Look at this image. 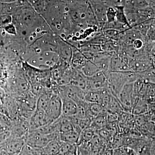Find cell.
Returning <instances> with one entry per match:
<instances>
[{
  "instance_id": "1",
  "label": "cell",
  "mask_w": 155,
  "mask_h": 155,
  "mask_svg": "<svg viewBox=\"0 0 155 155\" xmlns=\"http://www.w3.org/2000/svg\"><path fill=\"white\" fill-rule=\"evenodd\" d=\"M104 73L107 79L108 88L112 94L117 99L125 84L134 83L139 78L138 73L134 71L120 72L108 71Z\"/></svg>"
},
{
  "instance_id": "2",
  "label": "cell",
  "mask_w": 155,
  "mask_h": 155,
  "mask_svg": "<svg viewBox=\"0 0 155 155\" xmlns=\"http://www.w3.org/2000/svg\"><path fill=\"white\" fill-rule=\"evenodd\" d=\"M60 132L45 134L36 130L29 131L25 136L26 144L38 149L41 150L53 140L60 139Z\"/></svg>"
},
{
  "instance_id": "3",
  "label": "cell",
  "mask_w": 155,
  "mask_h": 155,
  "mask_svg": "<svg viewBox=\"0 0 155 155\" xmlns=\"http://www.w3.org/2000/svg\"><path fill=\"white\" fill-rule=\"evenodd\" d=\"M134 83L125 84L117 99L124 111L130 114H131L134 106L138 98L134 92Z\"/></svg>"
},
{
  "instance_id": "4",
  "label": "cell",
  "mask_w": 155,
  "mask_h": 155,
  "mask_svg": "<svg viewBox=\"0 0 155 155\" xmlns=\"http://www.w3.org/2000/svg\"><path fill=\"white\" fill-rule=\"evenodd\" d=\"M37 96L30 94L19 97L17 101L18 110L20 115L25 118H29L36 110Z\"/></svg>"
},
{
  "instance_id": "5",
  "label": "cell",
  "mask_w": 155,
  "mask_h": 155,
  "mask_svg": "<svg viewBox=\"0 0 155 155\" xmlns=\"http://www.w3.org/2000/svg\"><path fill=\"white\" fill-rule=\"evenodd\" d=\"M53 122L54 121L50 118L45 112L36 109L31 116L28 122L29 131L35 130Z\"/></svg>"
},
{
  "instance_id": "6",
  "label": "cell",
  "mask_w": 155,
  "mask_h": 155,
  "mask_svg": "<svg viewBox=\"0 0 155 155\" xmlns=\"http://www.w3.org/2000/svg\"><path fill=\"white\" fill-rule=\"evenodd\" d=\"M45 112L54 122L62 116V101L59 95L53 94Z\"/></svg>"
},
{
  "instance_id": "7",
  "label": "cell",
  "mask_w": 155,
  "mask_h": 155,
  "mask_svg": "<svg viewBox=\"0 0 155 155\" xmlns=\"http://www.w3.org/2000/svg\"><path fill=\"white\" fill-rule=\"evenodd\" d=\"M86 91L95 90L107 86L104 72L99 71L90 77H86Z\"/></svg>"
},
{
  "instance_id": "8",
  "label": "cell",
  "mask_w": 155,
  "mask_h": 155,
  "mask_svg": "<svg viewBox=\"0 0 155 155\" xmlns=\"http://www.w3.org/2000/svg\"><path fill=\"white\" fill-rule=\"evenodd\" d=\"M26 143L25 137L21 138L10 137L2 147L6 153L10 155H17Z\"/></svg>"
},
{
  "instance_id": "9",
  "label": "cell",
  "mask_w": 155,
  "mask_h": 155,
  "mask_svg": "<svg viewBox=\"0 0 155 155\" xmlns=\"http://www.w3.org/2000/svg\"><path fill=\"white\" fill-rule=\"evenodd\" d=\"M99 27L104 28L107 22V13L108 7L101 4H90Z\"/></svg>"
},
{
  "instance_id": "10",
  "label": "cell",
  "mask_w": 155,
  "mask_h": 155,
  "mask_svg": "<svg viewBox=\"0 0 155 155\" xmlns=\"http://www.w3.org/2000/svg\"><path fill=\"white\" fill-rule=\"evenodd\" d=\"M61 97L62 101V116L67 117L75 116L77 113V104L67 97Z\"/></svg>"
},
{
  "instance_id": "11",
  "label": "cell",
  "mask_w": 155,
  "mask_h": 155,
  "mask_svg": "<svg viewBox=\"0 0 155 155\" xmlns=\"http://www.w3.org/2000/svg\"><path fill=\"white\" fill-rule=\"evenodd\" d=\"M109 71L125 72L133 71L121 57L112 55L110 61Z\"/></svg>"
},
{
  "instance_id": "12",
  "label": "cell",
  "mask_w": 155,
  "mask_h": 155,
  "mask_svg": "<svg viewBox=\"0 0 155 155\" xmlns=\"http://www.w3.org/2000/svg\"><path fill=\"white\" fill-rule=\"evenodd\" d=\"M62 141L56 139L49 142L41 150L43 155H56L58 154L60 150Z\"/></svg>"
},
{
  "instance_id": "13",
  "label": "cell",
  "mask_w": 155,
  "mask_h": 155,
  "mask_svg": "<svg viewBox=\"0 0 155 155\" xmlns=\"http://www.w3.org/2000/svg\"><path fill=\"white\" fill-rule=\"evenodd\" d=\"M108 124L107 113L104 110L93 119L90 127L97 131L107 127Z\"/></svg>"
},
{
  "instance_id": "14",
  "label": "cell",
  "mask_w": 155,
  "mask_h": 155,
  "mask_svg": "<svg viewBox=\"0 0 155 155\" xmlns=\"http://www.w3.org/2000/svg\"><path fill=\"white\" fill-rule=\"evenodd\" d=\"M80 135V133L73 130L64 133H60L59 139L64 142L72 145H77L79 141Z\"/></svg>"
},
{
  "instance_id": "15",
  "label": "cell",
  "mask_w": 155,
  "mask_h": 155,
  "mask_svg": "<svg viewBox=\"0 0 155 155\" xmlns=\"http://www.w3.org/2000/svg\"><path fill=\"white\" fill-rule=\"evenodd\" d=\"M149 110V108L146 101L138 97L134 106L131 114L134 116H139L147 114Z\"/></svg>"
},
{
  "instance_id": "16",
  "label": "cell",
  "mask_w": 155,
  "mask_h": 155,
  "mask_svg": "<svg viewBox=\"0 0 155 155\" xmlns=\"http://www.w3.org/2000/svg\"><path fill=\"white\" fill-rule=\"evenodd\" d=\"M53 94L51 92L45 91L39 96L37 101L36 110L45 112Z\"/></svg>"
},
{
  "instance_id": "17",
  "label": "cell",
  "mask_w": 155,
  "mask_h": 155,
  "mask_svg": "<svg viewBox=\"0 0 155 155\" xmlns=\"http://www.w3.org/2000/svg\"><path fill=\"white\" fill-rule=\"evenodd\" d=\"M105 110L108 113L117 114L119 116L124 112L119 101L113 95L111 97L110 101Z\"/></svg>"
},
{
  "instance_id": "18",
  "label": "cell",
  "mask_w": 155,
  "mask_h": 155,
  "mask_svg": "<svg viewBox=\"0 0 155 155\" xmlns=\"http://www.w3.org/2000/svg\"><path fill=\"white\" fill-rule=\"evenodd\" d=\"M97 133V130L91 127L82 130L80 134L79 141L78 144L82 143L89 142Z\"/></svg>"
},
{
  "instance_id": "19",
  "label": "cell",
  "mask_w": 155,
  "mask_h": 155,
  "mask_svg": "<svg viewBox=\"0 0 155 155\" xmlns=\"http://www.w3.org/2000/svg\"><path fill=\"white\" fill-rule=\"evenodd\" d=\"M116 11V21L131 28L127 21L125 14V8L124 6H117L115 7Z\"/></svg>"
},
{
  "instance_id": "20",
  "label": "cell",
  "mask_w": 155,
  "mask_h": 155,
  "mask_svg": "<svg viewBox=\"0 0 155 155\" xmlns=\"http://www.w3.org/2000/svg\"><path fill=\"white\" fill-rule=\"evenodd\" d=\"M101 99L100 89L95 90L86 91L84 100L87 102L99 104Z\"/></svg>"
},
{
  "instance_id": "21",
  "label": "cell",
  "mask_w": 155,
  "mask_h": 155,
  "mask_svg": "<svg viewBox=\"0 0 155 155\" xmlns=\"http://www.w3.org/2000/svg\"><path fill=\"white\" fill-rule=\"evenodd\" d=\"M60 133H64L74 130L73 125L69 117L62 116L60 117Z\"/></svg>"
},
{
  "instance_id": "22",
  "label": "cell",
  "mask_w": 155,
  "mask_h": 155,
  "mask_svg": "<svg viewBox=\"0 0 155 155\" xmlns=\"http://www.w3.org/2000/svg\"><path fill=\"white\" fill-rule=\"evenodd\" d=\"M138 74L139 77L146 83L155 84V69L153 67Z\"/></svg>"
},
{
  "instance_id": "23",
  "label": "cell",
  "mask_w": 155,
  "mask_h": 155,
  "mask_svg": "<svg viewBox=\"0 0 155 155\" xmlns=\"http://www.w3.org/2000/svg\"><path fill=\"white\" fill-rule=\"evenodd\" d=\"M100 70L96 65L91 61H89L88 63L82 68L83 74L86 77H90L99 72Z\"/></svg>"
},
{
  "instance_id": "24",
  "label": "cell",
  "mask_w": 155,
  "mask_h": 155,
  "mask_svg": "<svg viewBox=\"0 0 155 155\" xmlns=\"http://www.w3.org/2000/svg\"><path fill=\"white\" fill-rule=\"evenodd\" d=\"M17 155H43L41 150L34 148L25 143Z\"/></svg>"
},
{
  "instance_id": "25",
  "label": "cell",
  "mask_w": 155,
  "mask_h": 155,
  "mask_svg": "<svg viewBox=\"0 0 155 155\" xmlns=\"http://www.w3.org/2000/svg\"><path fill=\"white\" fill-rule=\"evenodd\" d=\"M77 146V155H91V146L90 142L79 143Z\"/></svg>"
},
{
  "instance_id": "26",
  "label": "cell",
  "mask_w": 155,
  "mask_h": 155,
  "mask_svg": "<svg viewBox=\"0 0 155 155\" xmlns=\"http://www.w3.org/2000/svg\"><path fill=\"white\" fill-rule=\"evenodd\" d=\"M116 11L115 7H108L107 13L106 23H110L116 21Z\"/></svg>"
},
{
  "instance_id": "27",
  "label": "cell",
  "mask_w": 155,
  "mask_h": 155,
  "mask_svg": "<svg viewBox=\"0 0 155 155\" xmlns=\"http://www.w3.org/2000/svg\"><path fill=\"white\" fill-rule=\"evenodd\" d=\"M72 145H73L63 142L58 154L59 155H65L69 151V150L72 147Z\"/></svg>"
},
{
  "instance_id": "28",
  "label": "cell",
  "mask_w": 155,
  "mask_h": 155,
  "mask_svg": "<svg viewBox=\"0 0 155 155\" xmlns=\"http://www.w3.org/2000/svg\"><path fill=\"white\" fill-rule=\"evenodd\" d=\"M119 148L120 149L121 155H136L137 154L133 149L129 147L124 146Z\"/></svg>"
},
{
  "instance_id": "29",
  "label": "cell",
  "mask_w": 155,
  "mask_h": 155,
  "mask_svg": "<svg viewBox=\"0 0 155 155\" xmlns=\"http://www.w3.org/2000/svg\"><path fill=\"white\" fill-rule=\"evenodd\" d=\"M114 150V149L107 143L101 150L100 155H113Z\"/></svg>"
},
{
  "instance_id": "30",
  "label": "cell",
  "mask_w": 155,
  "mask_h": 155,
  "mask_svg": "<svg viewBox=\"0 0 155 155\" xmlns=\"http://www.w3.org/2000/svg\"><path fill=\"white\" fill-rule=\"evenodd\" d=\"M145 42L143 40L141 39H137L135 40L133 42L132 46L134 48L136 49H140L142 48L143 47V44Z\"/></svg>"
},
{
  "instance_id": "31",
  "label": "cell",
  "mask_w": 155,
  "mask_h": 155,
  "mask_svg": "<svg viewBox=\"0 0 155 155\" xmlns=\"http://www.w3.org/2000/svg\"><path fill=\"white\" fill-rule=\"evenodd\" d=\"M65 155H77V145H73L69 151Z\"/></svg>"
},
{
  "instance_id": "32",
  "label": "cell",
  "mask_w": 155,
  "mask_h": 155,
  "mask_svg": "<svg viewBox=\"0 0 155 155\" xmlns=\"http://www.w3.org/2000/svg\"><path fill=\"white\" fill-rule=\"evenodd\" d=\"M0 122H2L3 123L7 125H11V122L9 121L8 118H7L6 116L2 115L1 114H0Z\"/></svg>"
},
{
  "instance_id": "33",
  "label": "cell",
  "mask_w": 155,
  "mask_h": 155,
  "mask_svg": "<svg viewBox=\"0 0 155 155\" xmlns=\"http://www.w3.org/2000/svg\"><path fill=\"white\" fill-rule=\"evenodd\" d=\"M113 155H121L119 148L115 149H114Z\"/></svg>"
},
{
  "instance_id": "34",
  "label": "cell",
  "mask_w": 155,
  "mask_h": 155,
  "mask_svg": "<svg viewBox=\"0 0 155 155\" xmlns=\"http://www.w3.org/2000/svg\"><path fill=\"white\" fill-rule=\"evenodd\" d=\"M136 155H140V154H137Z\"/></svg>"
},
{
  "instance_id": "35",
  "label": "cell",
  "mask_w": 155,
  "mask_h": 155,
  "mask_svg": "<svg viewBox=\"0 0 155 155\" xmlns=\"http://www.w3.org/2000/svg\"><path fill=\"white\" fill-rule=\"evenodd\" d=\"M58 155V154H57V155Z\"/></svg>"
}]
</instances>
